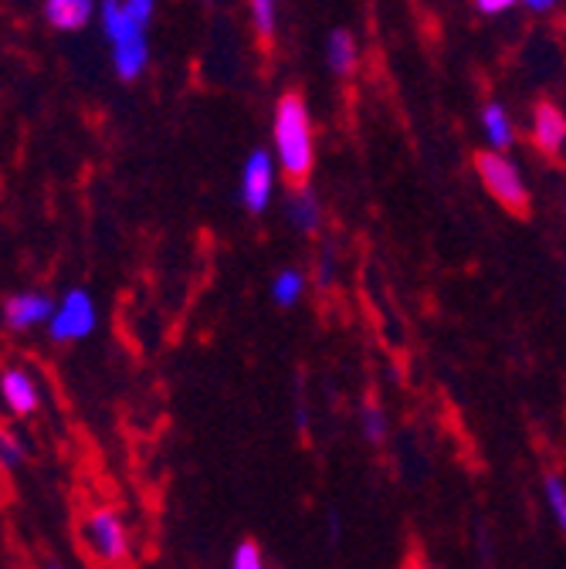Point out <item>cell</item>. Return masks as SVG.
Segmentation results:
<instances>
[{
	"mask_svg": "<svg viewBox=\"0 0 566 569\" xmlns=\"http://www.w3.org/2000/svg\"><path fill=\"white\" fill-rule=\"evenodd\" d=\"M251 28L261 44H271L278 34V0H248Z\"/></svg>",
	"mask_w": 566,
	"mask_h": 569,
	"instance_id": "cell-15",
	"label": "cell"
},
{
	"mask_svg": "<svg viewBox=\"0 0 566 569\" xmlns=\"http://www.w3.org/2000/svg\"><path fill=\"white\" fill-rule=\"evenodd\" d=\"M271 157L278 173L296 187L309 180L316 167V129L309 106L299 92H286L271 112Z\"/></svg>",
	"mask_w": 566,
	"mask_h": 569,
	"instance_id": "cell-1",
	"label": "cell"
},
{
	"mask_svg": "<svg viewBox=\"0 0 566 569\" xmlns=\"http://www.w3.org/2000/svg\"><path fill=\"white\" fill-rule=\"evenodd\" d=\"M556 4H559V0H523V8H529L533 14H549Z\"/></svg>",
	"mask_w": 566,
	"mask_h": 569,
	"instance_id": "cell-22",
	"label": "cell"
},
{
	"mask_svg": "<svg viewBox=\"0 0 566 569\" xmlns=\"http://www.w3.org/2000/svg\"><path fill=\"white\" fill-rule=\"evenodd\" d=\"M529 142L543 157H559L566 150V112L553 102H539L529 119Z\"/></svg>",
	"mask_w": 566,
	"mask_h": 569,
	"instance_id": "cell-8",
	"label": "cell"
},
{
	"mask_svg": "<svg viewBox=\"0 0 566 569\" xmlns=\"http://www.w3.org/2000/svg\"><path fill=\"white\" fill-rule=\"evenodd\" d=\"M0 397H4V407L14 417H31L41 407V390L34 383V377L24 367H8L4 377H0Z\"/></svg>",
	"mask_w": 566,
	"mask_h": 569,
	"instance_id": "cell-9",
	"label": "cell"
},
{
	"mask_svg": "<svg viewBox=\"0 0 566 569\" xmlns=\"http://www.w3.org/2000/svg\"><path fill=\"white\" fill-rule=\"evenodd\" d=\"M306 296V274L299 268H281L271 278V302L281 309H292Z\"/></svg>",
	"mask_w": 566,
	"mask_h": 569,
	"instance_id": "cell-14",
	"label": "cell"
},
{
	"mask_svg": "<svg viewBox=\"0 0 566 569\" xmlns=\"http://www.w3.org/2000/svg\"><path fill=\"white\" fill-rule=\"evenodd\" d=\"M79 539L89 559L99 566H126L132 556V536L112 509H92L79 526Z\"/></svg>",
	"mask_w": 566,
	"mask_h": 569,
	"instance_id": "cell-4",
	"label": "cell"
},
{
	"mask_svg": "<svg viewBox=\"0 0 566 569\" xmlns=\"http://www.w3.org/2000/svg\"><path fill=\"white\" fill-rule=\"evenodd\" d=\"M478 126H481V136L488 142V150H513L516 142V119L509 116V109L503 102H485L481 112H478Z\"/></svg>",
	"mask_w": 566,
	"mask_h": 569,
	"instance_id": "cell-11",
	"label": "cell"
},
{
	"mask_svg": "<svg viewBox=\"0 0 566 569\" xmlns=\"http://www.w3.org/2000/svg\"><path fill=\"white\" fill-rule=\"evenodd\" d=\"M54 306H58V299H51L48 292H41V289H21V292L8 296V302H4V326L11 332H31L38 326H48L51 322Z\"/></svg>",
	"mask_w": 566,
	"mask_h": 569,
	"instance_id": "cell-7",
	"label": "cell"
},
{
	"mask_svg": "<svg viewBox=\"0 0 566 569\" xmlns=\"http://www.w3.org/2000/svg\"><path fill=\"white\" fill-rule=\"evenodd\" d=\"M48 569H61V562H48Z\"/></svg>",
	"mask_w": 566,
	"mask_h": 569,
	"instance_id": "cell-23",
	"label": "cell"
},
{
	"mask_svg": "<svg viewBox=\"0 0 566 569\" xmlns=\"http://www.w3.org/2000/svg\"><path fill=\"white\" fill-rule=\"evenodd\" d=\"M475 173L481 180V187L488 190V197L506 207L509 213H526L529 210V183L519 170V163L509 153L499 150H485L475 157Z\"/></svg>",
	"mask_w": 566,
	"mask_h": 569,
	"instance_id": "cell-3",
	"label": "cell"
},
{
	"mask_svg": "<svg viewBox=\"0 0 566 569\" xmlns=\"http://www.w3.org/2000/svg\"><path fill=\"white\" fill-rule=\"evenodd\" d=\"M99 21H102L106 41L112 48V68H116V76L122 82L143 79L147 68H150V38H147V28L126 14L122 0H102Z\"/></svg>",
	"mask_w": 566,
	"mask_h": 569,
	"instance_id": "cell-2",
	"label": "cell"
},
{
	"mask_svg": "<svg viewBox=\"0 0 566 569\" xmlns=\"http://www.w3.org/2000/svg\"><path fill=\"white\" fill-rule=\"evenodd\" d=\"M326 64H329V71H332L336 79H349L352 71H357L360 44H357V38H352L346 28L329 31V38H326Z\"/></svg>",
	"mask_w": 566,
	"mask_h": 569,
	"instance_id": "cell-13",
	"label": "cell"
},
{
	"mask_svg": "<svg viewBox=\"0 0 566 569\" xmlns=\"http://www.w3.org/2000/svg\"><path fill=\"white\" fill-rule=\"evenodd\" d=\"M96 8L99 0H44V21L61 34H72L96 18Z\"/></svg>",
	"mask_w": 566,
	"mask_h": 569,
	"instance_id": "cell-10",
	"label": "cell"
},
{
	"mask_svg": "<svg viewBox=\"0 0 566 569\" xmlns=\"http://www.w3.org/2000/svg\"><path fill=\"white\" fill-rule=\"evenodd\" d=\"M122 4H126V14L132 21H139L143 28L153 24V18H157V0H122Z\"/></svg>",
	"mask_w": 566,
	"mask_h": 569,
	"instance_id": "cell-20",
	"label": "cell"
},
{
	"mask_svg": "<svg viewBox=\"0 0 566 569\" xmlns=\"http://www.w3.org/2000/svg\"><path fill=\"white\" fill-rule=\"evenodd\" d=\"M231 569H265V552L255 539L238 542V549L231 552Z\"/></svg>",
	"mask_w": 566,
	"mask_h": 569,
	"instance_id": "cell-18",
	"label": "cell"
},
{
	"mask_svg": "<svg viewBox=\"0 0 566 569\" xmlns=\"http://www.w3.org/2000/svg\"><path fill=\"white\" fill-rule=\"evenodd\" d=\"M360 431H364L367 445H374V448H380L387 441L390 427H387V413H384L380 403H364L360 407Z\"/></svg>",
	"mask_w": 566,
	"mask_h": 569,
	"instance_id": "cell-16",
	"label": "cell"
},
{
	"mask_svg": "<svg viewBox=\"0 0 566 569\" xmlns=\"http://www.w3.org/2000/svg\"><path fill=\"white\" fill-rule=\"evenodd\" d=\"M543 495H546V506H549V516H553L556 529L566 536V481L559 475H546L543 478Z\"/></svg>",
	"mask_w": 566,
	"mask_h": 569,
	"instance_id": "cell-17",
	"label": "cell"
},
{
	"mask_svg": "<svg viewBox=\"0 0 566 569\" xmlns=\"http://www.w3.org/2000/svg\"><path fill=\"white\" fill-rule=\"evenodd\" d=\"M275 180H278V163L268 150L248 153L238 180V197L248 213H265L271 197H275Z\"/></svg>",
	"mask_w": 566,
	"mask_h": 569,
	"instance_id": "cell-6",
	"label": "cell"
},
{
	"mask_svg": "<svg viewBox=\"0 0 566 569\" xmlns=\"http://www.w3.org/2000/svg\"><path fill=\"white\" fill-rule=\"evenodd\" d=\"M24 461V445L14 431H4V438H0V465H4L8 471H14L18 465Z\"/></svg>",
	"mask_w": 566,
	"mask_h": 569,
	"instance_id": "cell-19",
	"label": "cell"
},
{
	"mask_svg": "<svg viewBox=\"0 0 566 569\" xmlns=\"http://www.w3.org/2000/svg\"><path fill=\"white\" fill-rule=\"evenodd\" d=\"M286 218L299 234H319V228H322V200L306 183H299L286 197Z\"/></svg>",
	"mask_w": 566,
	"mask_h": 569,
	"instance_id": "cell-12",
	"label": "cell"
},
{
	"mask_svg": "<svg viewBox=\"0 0 566 569\" xmlns=\"http://www.w3.org/2000/svg\"><path fill=\"white\" fill-rule=\"evenodd\" d=\"M96 326H99V312H96L92 296L86 289H68L54 306L48 336L54 342H82L96 332Z\"/></svg>",
	"mask_w": 566,
	"mask_h": 569,
	"instance_id": "cell-5",
	"label": "cell"
},
{
	"mask_svg": "<svg viewBox=\"0 0 566 569\" xmlns=\"http://www.w3.org/2000/svg\"><path fill=\"white\" fill-rule=\"evenodd\" d=\"M516 4H523V0H475V11L485 18H499V14L513 11Z\"/></svg>",
	"mask_w": 566,
	"mask_h": 569,
	"instance_id": "cell-21",
	"label": "cell"
}]
</instances>
